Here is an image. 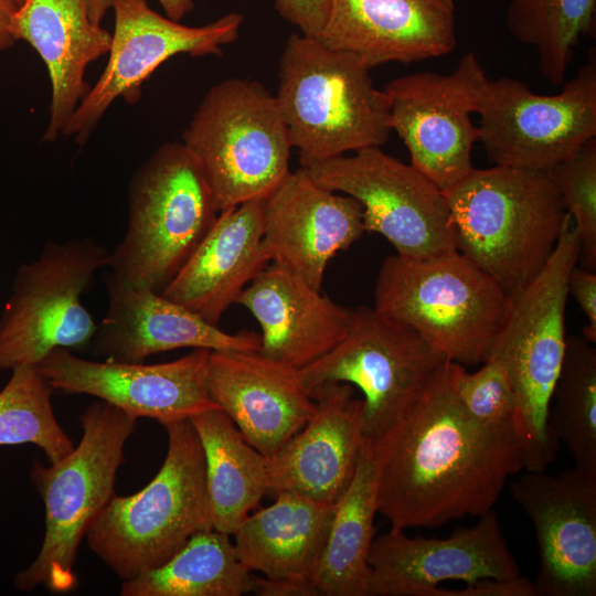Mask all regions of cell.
<instances>
[{
	"label": "cell",
	"mask_w": 596,
	"mask_h": 596,
	"mask_svg": "<svg viewBox=\"0 0 596 596\" xmlns=\"http://www.w3.org/2000/svg\"><path fill=\"white\" fill-rule=\"evenodd\" d=\"M91 20L100 24L105 14L111 9V0H86Z\"/></svg>",
	"instance_id": "42"
},
{
	"label": "cell",
	"mask_w": 596,
	"mask_h": 596,
	"mask_svg": "<svg viewBox=\"0 0 596 596\" xmlns=\"http://www.w3.org/2000/svg\"><path fill=\"white\" fill-rule=\"evenodd\" d=\"M447 360L411 327L361 305L351 310L345 337L299 371L309 392L329 382L360 389L363 436L373 441L422 395Z\"/></svg>",
	"instance_id": "11"
},
{
	"label": "cell",
	"mask_w": 596,
	"mask_h": 596,
	"mask_svg": "<svg viewBox=\"0 0 596 596\" xmlns=\"http://www.w3.org/2000/svg\"><path fill=\"white\" fill-rule=\"evenodd\" d=\"M253 575L238 560L230 535L215 529L194 533L162 565L124 581L123 596H241Z\"/></svg>",
	"instance_id": "30"
},
{
	"label": "cell",
	"mask_w": 596,
	"mask_h": 596,
	"mask_svg": "<svg viewBox=\"0 0 596 596\" xmlns=\"http://www.w3.org/2000/svg\"><path fill=\"white\" fill-rule=\"evenodd\" d=\"M274 3L287 22L315 38L320 34L329 11V0H274Z\"/></svg>",
	"instance_id": "36"
},
{
	"label": "cell",
	"mask_w": 596,
	"mask_h": 596,
	"mask_svg": "<svg viewBox=\"0 0 596 596\" xmlns=\"http://www.w3.org/2000/svg\"><path fill=\"white\" fill-rule=\"evenodd\" d=\"M583 334H567L549 412L550 426L575 466L596 469V349Z\"/></svg>",
	"instance_id": "32"
},
{
	"label": "cell",
	"mask_w": 596,
	"mask_h": 596,
	"mask_svg": "<svg viewBox=\"0 0 596 596\" xmlns=\"http://www.w3.org/2000/svg\"><path fill=\"white\" fill-rule=\"evenodd\" d=\"M316 412L270 459L268 492H292L336 504L350 486L364 443L363 400L349 383L310 392Z\"/></svg>",
	"instance_id": "21"
},
{
	"label": "cell",
	"mask_w": 596,
	"mask_h": 596,
	"mask_svg": "<svg viewBox=\"0 0 596 596\" xmlns=\"http://www.w3.org/2000/svg\"><path fill=\"white\" fill-rule=\"evenodd\" d=\"M17 7L12 0H0V52L9 50L15 43L10 32V23Z\"/></svg>",
	"instance_id": "40"
},
{
	"label": "cell",
	"mask_w": 596,
	"mask_h": 596,
	"mask_svg": "<svg viewBox=\"0 0 596 596\" xmlns=\"http://www.w3.org/2000/svg\"><path fill=\"white\" fill-rule=\"evenodd\" d=\"M109 251L93 237L49 241L22 264L0 316V370L36 365L57 348L89 349L97 324L81 302Z\"/></svg>",
	"instance_id": "10"
},
{
	"label": "cell",
	"mask_w": 596,
	"mask_h": 596,
	"mask_svg": "<svg viewBox=\"0 0 596 596\" xmlns=\"http://www.w3.org/2000/svg\"><path fill=\"white\" fill-rule=\"evenodd\" d=\"M167 17L174 21H181L193 10L194 0H158Z\"/></svg>",
	"instance_id": "41"
},
{
	"label": "cell",
	"mask_w": 596,
	"mask_h": 596,
	"mask_svg": "<svg viewBox=\"0 0 596 596\" xmlns=\"http://www.w3.org/2000/svg\"><path fill=\"white\" fill-rule=\"evenodd\" d=\"M137 417L104 401L81 415L78 445L56 462L34 460L31 480L43 499L45 533L36 558L14 577L29 592L44 586L57 594L75 589L77 550L92 522L115 496L124 447Z\"/></svg>",
	"instance_id": "8"
},
{
	"label": "cell",
	"mask_w": 596,
	"mask_h": 596,
	"mask_svg": "<svg viewBox=\"0 0 596 596\" xmlns=\"http://www.w3.org/2000/svg\"><path fill=\"white\" fill-rule=\"evenodd\" d=\"M512 299L459 252L416 259L389 256L374 288V308L411 327L464 366L487 361Z\"/></svg>",
	"instance_id": "6"
},
{
	"label": "cell",
	"mask_w": 596,
	"mask_h": 596,
	"mask_svg": "<svg viewBox=\"0 0 596 596\" xmlns=\"http://www.w3.org/2000/svg\"><path fill=\"white\" fill-rule=\"evenodd\" d=\"M376 494L372 441L364 438L355 473L334 504L326 544L311 577L320 595L368 596Z\"/></svg>",
	"instance_id": "29"
},
{
	"label": "cell",
	"mask_w": 596,
	"mask_h": 596,
	"mask_svg": "<svg viewBox=\"0 0 596 596\" xmlns=\"http://www.w3.org/2000/svg\"><path fill=\"white\" fill-rule=\"evenodd\" d=\"M443 192L457 251L511 299L544 267L570 216L542 170L473 168Z\"/></svg>",
	"instance_id": "2"
},
{
	"label": "cell",
	"mask_w": 596,
	"mask_h": 596,
	"mask_svg": "<svg viewBox=\"0 0 596 596\" xmlns=\"http://www.w3.org/2000/svg\"><path fill=\"white\" fill-rule=\"evenodd\" d=\"M595 11L596 0H511L507 25L535 50L542 77L561 85L579 38L594 30Z\"/></svg>",
	"instance_id": "31"
},
{
	"label": "cell",
	"mask_w": 596,
	"mask_h": 596,
	"mask_svg": "<svg viewBox=\"0 0 596 596\" xmlns=\"http://www.w3.org/2000/svg\"><path fill=\"white\" fill-rule=\"evenodd\" d=\"M162 426L169 443L158 473L134 494H115L85 534L89 550L124 581L162 565L194 533L213 529L199 436L189 419Z\"/></svg>",
	"instance_id": "5"
},
{
	"label": "cell",
	"mask_w": 596,
	"mask_h": 596,
	"mask_svg": "<svg viewBox=\"0 0 596 596\" xmlns=\"http://www.w3.org/2000/svg\"><path fill=\"white\" fill-rule=\"evenodd\" d=\"M219 213L195 156L183 142L159 146L129 181L127 230L109 252L111 274L125 286L161 294Z\"/></svg>",
	"instance_id": "7"
},
{
	"label": "cell",
	"mask_w": 596,
	"mask_h": 596,
	"mask_svg": "<svg viewBox=\"0 0 596 596\" xmlns=\"http://www.w3.org/2000/svg\"><path fill=\"white\" fill-rule=\"evenodd\" d=\"M252 592L259 596H321L308 578H269L256 575H253Z\"/></svg>",
	"instance_id": "39"
},
{
	"label": "cell",
	"mask_w": 596,
	"mask_h": 596,
	"mask_svg": "<svg viewBox=\"0 0 596 596\" xmlns=\"http://www.w3.org/2000/svg\"><path fill=\"white\" fill-rule=\"evenodd\" d=\"M486 79L478 57L469 52L449 74L411 73L383 89L392 130L406 146L411 164L441 191L473 169L471 151L480 132L471 114Z\"/></svg>",
	"instance_id": "15"
},
{
	"label": "cell",
	"mask_w": 596,
	"mask_h": 596,
	"mask_svg": "<svg viewBox=\"0 0 596 596\" xmlns=\"http://www.w3.org/2000/svg\"><path fill=\"white\" fill-rule=\"evenodd\" d=\"M235 304L258 322L259 352L297 369L331 351L351 322V309L274 263L252 279Z\"/></svg>",
	"instance_id": "24"
},
{
	"label": "cell",
	"mask_w": 596,
	"mask_h": 596,
	"mask_svg": "<svg viewBox=\"0 0 596 596\" xmlns=\"http://www.w3.org/2000/svg\"><path fill=\"white\" fill-rule=\"evenodd\" d=\"M182 142L200 162L219 212L266 199L290 173L286 124L275 95L257 81L212 85Z\"/></svg>",
	"instance_id": "9"
},
{
	"label": "cell",
	"mask_w": 596,
	"mask_h": 596,
	"mask_svg": "<svg viewBox=\"0 0 596 596\" xmlns=\"http://www.w3.org/2000/svg\"><path fill=\"white\" fill-rule=\"evenodd\" d=\"M265 199L244 202L219 216L161 295L219 326L224 312L270 260L264 245Z\"/></svg>",
	"instance_id": "25"
},
{
	"label": "cell",
	"mask_w": 596,
	"mask_h": 596,
	"mask_svg": "<svg viewBox=\"0 0 596 596\" xmlns=\"http://www.w3.org/2000/svg\"><path fill=\"white\" fill-rule=\"evenodd\" d=\"M209 355L207 349H193L158 364L99 362L57 348L35 366L53 389L92 395L137 418H152L162 425L220 408L207 391Z\"/></svg>",
	"instance_id": "17"
},
{
	"label": "cell",
	"mask_w": 596,
	"mask_h": 596,
	"mask_svg": "<svg viewBox=\"0 0 596 596\" xmlns=\"http://www.w3.org/2000/svg\"><path fill=\"white\" fill-rule=\"evenodd\" d=\"M479 141L498 166L549 171L596 138V58L555 95L502 76L485 81L477 100Z\"/></svg>",
	"instance_id": "12"
},
{
	"label": "cell",
	"mask_w": 596,
	"mask_h": 596,
	"mask_svg": "<svg viewBox=\"0 0 596 596\" xmlns=\"http://www.w3.org/2000/svg\"><path fill=\"white\" fill-rule=\"evenodd\" d=\"M356 55L291 34L279 58L276 103L301 167L368 147L392 132L384 91Z\"/></svg>",
	"instance_id": "3"
},
{
	"label": "cell",
	"mask_w": 596,
	"mask_h": 596,
	"mask_svg": "<svg viewBox=\"0 0 596 596\" xmlns=\"http://www.w3.org/2000/svg\"><path fill=\"white\" fill-rule=\"evenodd\" d=\"M108 308L89 350L106 361L142 363L150 355L179 349L259 351L260 334L223 331L185 307L150 289L105 277Z\"/></svg>",
	"instance_id": "23"
},
{
	"label": "cell",
	"mask_w": 596,
	"mask_h": 596,
	"mask_svg": "<svg viewBox=\"0 0 596 596\" xmlns=\"http://www.w3.org/2000/svg\"><path fill=\"white\" fill-rule=\"evenodd\" d=\"M370 68L451 53L457 44L454 0H329L317 36Z\"/></svg>",
	"instance_id": "22"
},
{
	"label": "cell",
	"mask_w": 596,
	"mask_h": 596,
	"mask_svg": "<svg viewBox=\"0 0 596 596\" xmlns=\"http://www.w3.org/2000/svg\"><path fill=\"white\" fill-rule=\"evenodd\" d=\"M189 421L203 448L213 529L232 535L268 492L269 459L248 444L221 408Z\"/></svg>",
	"instance_id": "28"
},
{
	"label": "cell",
	"mask_w": 596,
	"mask_h": 596,
	"mask_svg": "<svg viewBox=\"0 0 596 596\" xmlns=\"http://www.w3.org/2000/svg\"><path fill=\"white\" fill-rule=\"evenodd\" d=\"M111 9L115 26L106 66L62 132L79 146L118 97L137 103L141 85L163 62L178 54L222 55L223 46L237 40L243 22L242 14L232 12L189 26L159 14L147 0H111Z\"/></svg>",
	"instance_id": "14"
},
{
	"label": "cell",
	"mask_w": 596,
	"mask_h": 596,
	"mask_svg": "<svg viewBox=\"0 0 596 596\" xmlns=\"http://www.w3.org/2000/svg\"><path fill=\"white\" fill-rule=\"evenodd\" d=\"M579 254V234L570 215L544 267L512 299L489 355L503 365L514 392V429L528 471H544L560 449L549 412L566 344L568 277Z\"/></svg>",
	"instance_id": "4"
},
{
	"label": "cell",
	"mask_w": 596,
	"mask_h": 596,
	"mask_svg": "<svg viewBox=\"0 0 596 596\" xmlns=\"http://www.w3.org/2000/svg\"><path fill=\"white\" fill-rule=\"evenodd\" d=\"M13 3L15 4V7L18 8L19 6H21L25 0H12Z\"/></svg>",
	"instance_id": "43"
},
{
	"label": "cell",
	"mask_w": 596,
	"mask_h": 596,
	"mask_svg": "<svg viewBox=\"0 0 596 596\" xmlns=\"http://www.w3.org/2000/svg\"><path fill=\"white\" fill-rule=\"evenodd\" d=\"M206 385L248 444L268 459L317 407L299 369L259 351H210Z\"/></svg>",
	"instance_id": "20"
},
{
	"label": "cell",
	"mask_w": 596,
	"mask_h": 596,
	"mask_svg": "<svg viewBox=\"0 0 596 596\" xmlns=\"http://www.w3.org/2000/svg\"><path fill=\"white\" fill-rule=\"evenodd\" d=\"M568 294L576 299L579 308L587 318L583 336L592 343L596 342V274L577 267L572 269L568 277Z\"/></svg>",
	"instance_id": "38"
},
{
	"label": "cell",
	"mask_w": 596,
	"mask_h": 596,
	"mask_svg": "<svg viewBox=\"0 0 596 596\" xmlns=\"http://www.w3.org/2000/svg\"><path fill=\"white\" fill-rule=\"evenodd\" d=\"M581 240L583 268L596 269V138L549 171Z\"/></svg>",
	"instance_id": "34"
},
{
	"label": "cell",
	"mask_w": 596,
	"mask_h": 596,
	"mask_svg": "<svg viewBox=\"0 0 596 596\" xmlns=\"http://www.w3.org/2000/svg\"><path fill=\"white\" fill-rule=\"evenodd\" d=\"M306 170L321 187L354 198L363 209L365 232L385 237L397 255L424 259L458 252L444 192L381 147L363 148Z\"/></svg>",
	"instance_id": "13"
},
{
	"label": "cell",
	"mask_w": 596,
	"mask_h": 596,
	"mask_svg": "<svg viewBox=\"0 0 596 596\" xmlns=\"http://www.w3.org/2000/svg\"><path fill=\"white\" fill-rule=\"evenodd\" d=\"M364 232L362 205L321 187L304 167L265 199L263 241L270 260L316 289L329 262Z\"/></svg>",
	"instance_id": "19"
},
{
	"label": "cell",
	"mask_w": 596,
	"mask_h": 596,
	"mask_svg": "<svg viewBox=\"0 0 596 596\" xmlns=\"http://www.w3.org/2000/svg\"><path fill=\"white\" fill-rule=\"evenodd\" d=\"M510 491L535 529L536 596H595L596 469L529 471Z\"/></svg>",
	"instance_id": "16"
},
{
	"label": "cell",
	"mask_w": 596,
	"mask_h": 596,
	"mask_svg": "<svg viewBox=\"0 0 596 596\" xmlns=\"http://www.w3.org/2000/svg\"><path fill=\"white\" fill-rule=\"evenodd\" d=\"M52 391L35 365L12 369L0 391V445L34 444L51 464L73 450L72 439L53 412Z\"/></svg>",
	"instance_id": "33"
},
{
	"label": "cell",
	"mask_w": 596,
	"mask_h": 596,
	"mask_svg": "<svg viewBox=\"0 0 596 596\" xmlns=\"http://www.w3.org/2000/svg\"><path fill=\"white\" fill-rule=\"evenodd\" d=\"M249 513L233 532L234 549L251 572L269 578L311 579L331 524L334 504L292 492Z\"/></svg>",
	"instance_id": "27"
},
{
	"label": "cell",
	"mask_w": 596,
	"mask_h": 596,
	"mask_svg": "<svg viewBox=\"0 0 596 596\" xmlns=\"http://www.w3.org/2000/svg\"><path fill=\"white\" fill-rule=\"evenodd\" d=\"M10 32L15 42L30 44L46 66L51 102L41 140L54 142L89 92L86 68L108 54L111 33L91 20L86 0H25L12 14Z\"/></svg>",
	"instance_id": "26"
},
{
	"label": "cell",
	"mask_w": 596,
	"mask_h": 596,
	"mask_svg": "<svg viewBox=\"0 0 596 596\" xmlns=\"http://www.w3.org/2000/svg\"><path fill=\"white\" fill-rule=\"evenodd\" d=\"M432 596H536V592L533 582L519 575L507 579L483 578L459 589L437 586Z\"/></svg>",
	"instance_id": "37"
},
{
	"label": "cell",
	"mask_w": 596,
	"mask_h": 596,
	"mask_svg": "<svg viewBox=\"0 0 596 596\" xmlns=\"http://www.w3.org/2000/svg\"><path fill=\"white\" fill-rule=\"evenodd\" d=\"M372 448L377 513L396 530L480 517L492 510L508 478L524 469L515 430L486 426L464 407L451 360Z\"/></svg>",
	"instance_id": "1"
},
{
	"label": "cell",
	"mask_w": 596,
	"mask_h": 596,
	"mask_svg": "<svg viewBox=\"0 0 596 596\" xmlns=\"http://www.w3.org/2000/svg\"><path fill=\"white\" fill-rule=\"evenodd\" d=\"M368 596H430L438 584L521 575L493 510L445 539L409 538L391 529L369 553Z\"/></svg>",
	"instance_id": "18"
},
{
	"label": "cell",
	"mask_w": 596,
	"mask_h": 596,
	"mask_svg": "<svg viewBox=\"0 0 596 596\" xmlns=\"http://www.w3.org/2000/svg\"><path fill=\"white\" fill-rule=\"evenodd\" d=\"M482 364L469 373L466 366L451 361L455 392L468 413L483 425L514 429L517 403L507 371L492 358Z\"/></svg>",
	"instance_id": "35"
}]
</instances>
